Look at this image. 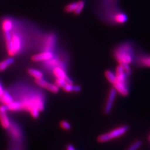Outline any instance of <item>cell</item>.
<instances>
[{
    "instance_id": "15",
    "label": "cell",
    "mask_w": 150,
    "mask_h": 150,
    "mask_svg": "<svg viewBox=\"0 0 150 150\" xmlns=\"http://www.w3.org/2000/svg\"><path fill=\"white\" fill-rule=\"evenodd\" d=\"M13 28V23L10 20H4L2 23V28L4 32H8L11 30Z\"/></svg>"
},
{
    "instance_id": "8",
    "label": "cell",
    "mask_w": 150,
    "mask_h": 150,
    "mask_svg": "<svg viewBox=\"0 0 150 150\" xmlns=\"http://www.w3.org/2000/svg\"><path fill=\"white\" fill-rule=\"evenodd\" d=\"M11 44L13 45V49L15 51L16 54L20 51L21 49V40L20 38L17 35H13L11 36Z\"/></svg>"
},
{
    "instance_id": "1",
    "label": "cell",
    "mask_w": 150,
    "mask_h": 150,
    "mask_svg": "<svg viewBox=\"0 0 150 150\" xmlns=\"http://www.w3.org/2000/svg\"><path fill=\"white\" fill-rule=\"evenodd\" d=\"M134 46L128 42H125L116 47L113 55L120 64H130L135 58Z\"/></svg>"
},
{
    "instance_id": "6",
    "label": "cell",
    "mask_w": 150,
    "mask_h": 150,
    "mask_svg": "<svg viewBox=\"0 0 150 150\" xmlns=\"http://www.w3.org/2000/svg\"><path fill=\"white\" fill-rule=\"evenodd\" d=\"M53 53L51 51H44L38 54L33 55L31 57V59L33 62H43V61H48L53 58Z\"/></svg>"
},
{
    "instance_id": "3",
    "label": "cell",
    "mask_w": 150,
    "mask_h": 150,
    "mask_svg": "<svg viewBox=\"0 0 150 150\" xmlns=\"http://www.w3.org/2000/svg\"><path fill=\"white\" fill-rule=\"evenodd\" d=\"M129 130L128 125H123L112 129L109 132L102 134L98 137V142L100 143H105L115 138H119L125 134Z\"/></svg>"
},
{
    "instance_id": "17",
    "label": "cell",
    "mask_w": 150,
    "mask_h": 150,
    "mask_svg": "<svg viewBox=\"0 0 150 150\" xmlns=\"http://www.w3.org/2000/svg\"><path fill=\"white\" fill-rule=\"evenodd\" d=\"M105 76L108 79V81L111 84L114 82L116 79L115 73L111 71H110V70H107L105 72Z\"/></svg>"
},
{
    "instance_id": "2",
    "label": "cell",
    "mask_w": 150,
    "mask_h": 150,
    "mask_svg": "<svg viewBox=\"0 0 150 150\" xmlns=\"http://www.w3.org/2000/svg\"><path fill=\"white\" fill-rule=\"evenodd\" d=\"M119 0H100L99 9L102 19L110 24L114 25V17L120 10L118 8Z\"/></svg>"
},
{
    "instance_id": "27",
    "label": "cell",
    "mask_w": 150,
    "mask_h": 150,
    "mask_svg": "<svg viewBox=\"0 0 150 150\" xmlns=\"http://www.w3.org/2000/svg\"><path fill=\"white\" fill-rule=\"evenodd\" d=\"M148 139H149V141L150 142V134L149 135V137H148Z\"/></svg>"
},
{
    "instance_id": "7",
    "label": "cell",
    "mask_w": 150,
    "mask_h": 150,
    "mask_svg": "<svg viewBox=\"0 0 150 150\" xmlns=\"http://www.w3.org/2000/svg\"><path fill=\"white\" fill-rule=\"evenodd\" d=\"M134 61L139 67H150V56L140 54L134 58Z\"/></svg>"
},
{
    "instance_id": "14",
    "label": "cell",
    "mask_w": 150,
    "mask_h": 150,
    "mask_svg": "<svg viewBox=\"0 0 150 150\" xmlns=\"http://www.w3.org/2000/svg\"><path fill=\"white\" fill-rule=\"evenodd\" d=\"M28 73H29L30 75L33 77H34L35 79H41L43 78V74L40 71H38V70L33 69V68H29L28 70Z\"/></svg>"
},
{
    "instance_id": "18",
    "label": "cell",
    "mask_w": 150,
    "mask_h": 150,
    "mask_svg": "<svg viewBox=\"0 0 150 150\" xmlns=\"http://www.w3.org/2000/svg\"><path fill=\"white\" fill-rule=\"evenodd\" d=\"M142 145V142L141 140H137L134 142L133 144H131L127 150H138Z\"/></svg>"
},
{
    "instance_id": "16",
    "label": "cell",
    "mask_w": 150,
    "mask_h": 150,
    "mask_svg": "<svg viewBox=\"0 0 150 150\" xmlns=\"http://www.w3.org/2000/svg\"><path fill=\"white\" fill-rule=\"evenodd\" d=\"M84 6H85V2H84L83 0H80V1H78L76 9H75V11H74L75 15H78L79 14H80L83 9Z\"/></svg>"
},
{
    "instance_id": "12",
    "label": "cell",
    "mask_w": 150,
    "mask_h": 150,
    "mask_svg": "<svg viewBox=\"0 0 150 150\" xmlns=\"http://www.w3.org/2000/svg\"><path fill=\"white\" fill-rule=\"evenodd\" d=\"M14 62H15V59L13 58H8L0 62V71H4L8 67L11 65Z\"/></svg>"
},
{
    "instance_id": "21",
    "label": "cell",
    "mask_w": 150,
    "mask_h": 150,
    "mask_svg": "<svg viewBox=\"0 0 150 150\" xmlns=\"http://www.w3.org/2000/svg\"><path fill=\"white\" fill-rule=\"evenodd\" d=\"M66 84H67V82H66L64 79H62V78H56V79L55 84L58 88H59V87L63 88Z\"/></svg>"
},
{
    "instance_id": "13",
    "label": "cell",
    "mask_w": 150,
    "mask_h": 150,
    "mask_svg": "<svg viewBox=\"0 0 150 150\" xmlns=\"http://www.w3.org/2000/svg\"><path fill=\"white\" fill-rule=\"evenodd\" d=\"M53 73L56 76V78H62V79H65L68 76L67 75V73L64 71V70L62 67H56L53 69Z\"/></svg>"
},
{
    "instance_id": "9",
    "label": "cell",
    "mask_w": 150,
    "mask_h": 150,
    "mask_svg": "<svg viewBox=\"0 0 150 150\" xmlns=\"http://www.w3.org/2000/svg\"><path fill=\"white\" fill-rule=\"evenodd\" d=\"M13 101L12 96L10 95L8 91H4L2 95L0 96V101L5 106L9 105V103H11Z\"/></svg>"
},
{
    "instance_id": "24",
    "label": "cell",
    "mask_w": 150,
    "mask_h": 150,
    "mask_svg": "<svg viewBox=\"0 0 150 150\" xmlns=\"http://www.w3.org/2000/svg\"><path fill=\"white\" fill-rule=\"evenodd\" d=\"M4 37H5V39H6V41H8V40H11V33L9 31H8V32H4Z\"/></svg>"
},
{
    "instance_id": "23",
    "label": "cell",
    "mask_w": 150,
    "mask_h": 150,
    "mask_svg": "<svg viewBox=\"0 0 150 150\" xmlns=\"http://www.w3.org/2000/svg\"><path fill=\"white\" fill-rule=\"evenodd\" d=\"M35 83L38 84V85L40 86L42 88H45L47 84H48V82H47L46 80H45L44 79L41 78V79H35Z\"/></svg>"
},
{
    "instance_id": "22",
    "label": "cell",
    "mask_w": 150,
    "mask_h": 150,
    "mask_svg": "<svg viewBox=\"0 0 150 150\" xmlns=\"http://www.w3.org/2000/svg\"><path fill=\"white\" fill-rule=\"evenodd\" d=\"M60 126L61 128L64 130H69L71 129V126L68 121H62L60 123Z\"/></svg>"
},
{
    "instance_id": "26",
    "label": "cell",
    "mask_w": 150,
    "mask_h": 150,
    "mask_svg": "<svg viewBox=\"0 0 150 150\" xmlns=\"http://www.w3.org/2000/svg\"><path fill=\"white\" fill-rule=\"evenodd\" d=\"M4 90H3V86H2V85L1 84V83H0V96H1L2 94H3V93L4 92Z\"/></svg>"
},
{
    "instance_id": "10",
    "label": "cell",
    "mask_w": 150,
    "mask_h": 150,
    "mask_svg": "<svg viewBox=\"0 0 150 150\" xmlns=\"http://www.w3.org/2000/svg\"><path fill=\"white\" fill-rule=\"evenodd\" d=\"M62 88L66 92H79L81 91V87L78 85H74L73 83H67Z\"/></svg>"
},
{
    "instance_id": "19",
    "label": "cell",
    "mask_w": 150,
    "mask_h": 150,
    "mask_svg": "<svg viewBox=\"0 0 150 150\" xmlns=\"http://www.w3.org/2000/svg\"><path fill=\"white\" fill-rule=\"evenodd\" d=\"M46 89H47L48 91L52 92L53 93H56L59 91V88L56 85V84H53L51 83H48L47 84L46 88Z\"/></svg>"
},
{
    "instance_id": "5",
    "label": "cell",
    "mask_w": 150,
    "mask_h": 150,
    "mask_svg": "<svg viewBox=\"0 0 150 150\" xmlns=\"http://www.w3.org/2000/svg\"><path fill=\"white\" fill-rule=\"evenodd\" d=\"M116 93H117L116 91L113 88H112L110 90L108 96V98H107V101L105 104V109H104L105 113L109 114L111 112L112 108L113 106L114 102L116 96Z\"/></svg>"
},
{
    "instance_id": "4",
    "label": "cell",
    "mask_w": 150,
    "mask_h": 150,
    "mask_svg": "<svg viewBox=\"0 0 150 150\" xmlns=\"http://www.w3.org/2000/svg\"><path fill=\"white\" fill-rule=\"evenodd\" d=\"M6 111V106H0V123L2 127L5 129H8L10 127L11 123V121L8 116Z\"/></svg>"
},
{
    "instance_id": "11",
    "label": "cell",
    "mask_w": 150,
    "mask_h": 150,
    "mask_svg": "<svg viewBox=\"0 0 150 150\" xmlns=\"http://www.w3.org/2000/svg\"><path fill=\"white\" fill-rule=\"evenodd\" d=\"M6 107L7 110L13 111H17L22 110L20 103L19 101H15L14 100L11 103H9V105H6Z\"/></svg>"
},
{
    "instance_id": "20",
    "label": "cell",
    "mask_w": 150,
    "mask_h": 150,
    "mask_svg": "<svg viewBox=\"0 0 150 150\" xmlns=\"http://www.w3.org/2000/svg\"><path fill=\"white\" fill-rule=\"evenodd\" d=\"M77 7V2L76 3H72L69 4L68 5L65 7V11L68 13L74 12L75 9H76Z\"/></svg>"
},
{
    "instance_id": "25",
    "label": "cell",
    "mask_w": 150,
    "mask_h": 150,
    "mask_svg": "<svg viewBox=\"0 0 150 150\" xmlns=\"http://www.w3.org/2000/svg\"><path fill=\"white\" fill-rule=\"evenodd\" d=\"M67 150H76V149H75L71 144H69L67 147Z\"/></svg>"
}]
</instances>
